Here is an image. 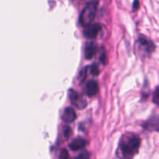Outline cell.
Here are the masks:
<instances>
[{"instance_id":"cell-1","label":"cell","mask_w":159,"mask_h":159,"mask_svg":"<svg viewBox=\"0 0 159 159\" xmlns=\"http://www.w3.org/2000/svg\"><path fill=\"white\" fill-rule=\"evenodd\" d=\"M140 146V139L135 134L125 135L118 146V155L122 159H130L137 153Z\"/></svg>"},{"instance_id":"cell-2","label":"cell","mask_w":159,"mask_h":159,"mask_svg":"<svg viewBox=\"0 0 159 159\" xmlns=\"http://www.w3.org/2000/svg\"><path fill=\"white\" fill-rule=\"evenodd\" d=\"M98 2H87L84 9L81 12L80 16V22L83 26H88L91 24L92 21L94 20L97 11Z\"/></svg>"},{"instance_id":"cell-3","label":"cell","mask_w":159,"mask_h":159,"mask_svg":"<svg viewBox=\"0 0 159 159\" xmlns=\"http://www.w3.org/2000/svg\"><path fill=\"white\" fill-rule=\"evenodd\" d=\"M69 97L72 103L74 104L78 109H84L87 106V101L81 96H79L74 90H70Z\"/></svg>"},{"instance_id":"cell-4","label":"cell","mask_w":159,"mask_h":159,"mask_svg":"<svg viewBox=\"0 0 159 159\" xmlns=\"http://www.w3.org/2000/svg\"><path fill=\"white\" fill-rule=\"evenodd\" d=\"M139 45H140V48H142L143 52L146 54H151L153 51H154V48H155V46L153 43V42L151 40H148L146 37H141L139 38L138 40Z\"/></svg>"},{"instance_id":"cell-5","label":"cell","mask_w":159,"mask_h":159,"mask_svg":"<svg viewBox=\"0 0 159 159\" xmlns=\"http://www.w3.org/2000/svg\"><path fill=\"white\" fill-rule=\"evenodd\" d=\"M101 25L98 24V23H93V24L88 25L84 31V37L88 39L95 38L101 30Z\"/></svg>"},{"instance_id":"cell-6","label":"cell","mask_w":159,"mask_h":159,"mask_svg":"<svg viewBox=\"0 0 159 159\" xmlns=\"http://www.w3.org/2000/svg\"><path fill=\"white\" fill-rule=\"evenodd\" d=\"M143 127L151 131L159 132V116H152L143 124Z\"/></svg>"},{"instance_id":"cell-7","label":"cell","mask_w":159,"mask_h":159,"mask_svg":"<svg viewBox=\"0 0 159 159\" xmlns=\"http://www.w3.org/2000/svg\"><path fill=\"white\" fill-rule=\"evenodd\" d=\"M85 93L88 96H94L98 93V84L94 80H89L86 83L85 89H84Z\"/></svg>"},{"instance_id":"cell-8","label":"cell","mask_w":159,"mask_h":159,"mask_svg":"<svg viewBox=\"0 0 159 159\" xmlns=\"http://www.w3.org/2000/svg\"><path fill=\"white\" fill-rule=\"evenodd\" d=\"M76 118V113L75 110L71 107H68V108L65 109L63 113H62V119L66 124H70V123L73 122Z\"/></svg>"},{"instance_id":"cell-9","label":"cell","mask_w":159,"mask_h":159,"mask_svg":"<svg viewBox=\"0 0 159 159\" xmlns=\"http://www.w3.org/2000/svg\"><path fill=\"white\" fill-rule=\"evenodd\" d=\"M86 145V141L84 138H80V137H78V138H74V139L72 141V142L70 143L69 147L71 150L73 151H78L82 149L83 148L85 147Z\"/></svg>"},{"instance_id":"cell-10","label":"cell","mask_w":159,"mask_h":159,"mask_svg":"<svg viewBox=\"0 0 159 159\" xmlns=\"http://www.w3.org/2000/svg\"><path fill=\"white\" fill-rule=\"evenodd\" d=\"M96 45L93 42H88L85 46V51H84V54H85V58L87 60H90L96 53Z\"/></svg>"},{"instance_id":"cell-11","label":"cell","mask_w":159,"mask_h":159,"mask_svg":"<svg viewBox=\"0 0 159 159\" xmlns=\"http://www.w3.org/2000/svg\"><path fill=\"white\" fill-rule=\"evenodd\" d=\"M153 102L157 106H159V86L157 87L154 91V96H153Z\"/></svg>"},{"instance_id":"cell-12","label":"cell","mask_w":159,"mask_h":159,"mask_svg":"<svg viewBox=\"0 0 159 159\" xmlns=\"http://www.w3.org/2000/svg\"><path fill=\"white\" fill-rule=\"evenodd\" d=\"M87 68H85L83 70H81L80 72L79 79L80 81V82H83L84 80H85L86 77H87Z\"/></svg>"},{"instance_id":"cell-13","label":"cell","mask_w":159,"mask_h":159,"mask_svg":"<svg viewBox=\"0 0 159 159\" xmlns=\"http://www.w3.org/2000/svg\"><path fill=\"white\" fill-rule=\"evenodd\" d=\"M90 72H91V74L93 75H98L100 73V70L99 68H98V66L96 65V64H94L93 65L91 66V68H90Z\"/></svg>"},{"instance_id":"cell-14","label":"cell","mask_w":159,"mask_h":159,"mask_svg":"<svg viewBox=\"0 0 159 159\" xmlns=\"http://www.w3.org/2000/svg\"><path fill=\"white\" fill-rule=\"evenodd\" d=\"M69 153L66 149H62L59 155V159H68Z\"/></svg>"},{"instance_id":"cell-15","label":"cell","mask_w":159,"mask_h":159,"mask_svg":"<svg viewBox=\"0 0 159 159\" xmlns=\"http://www.w3.org/2000/svg\"><path fill=\"white\" fill-rule=\"evenodd\" d=\"M70 134H71V128L69 126H65L63 127V135L65 138H70Z\"/></svg>"},{"instance_id":"cell-16","label":"cell","mask_w":159,"mask_h":159,"mask_svg":"<svg viewBox=\"0 0 159 159\" xmlns=\"http://www.w3.org/2000/svg\"><path fill=\"white\" fill-rule=\"evenodd\" d=\"M76 159H90V154L87 152L84 151V152H81Z\"/></svg>"},{"instance_id":"cell-17","label":"cell","mask_w":159,"mask_h":159,"mask_svg":"<svg viewBox=\"0 0 159 159\" xmlns=\"http://www.w3.org/2000/svg\"><path fill=\"white\" fill-rule=\"evenodd\" d=\"M100 60H101V63H102V64H105L106 63V54H105V53L103 52L102 54H101V57H100Z\"/></svg>"}]
</instances>
